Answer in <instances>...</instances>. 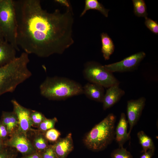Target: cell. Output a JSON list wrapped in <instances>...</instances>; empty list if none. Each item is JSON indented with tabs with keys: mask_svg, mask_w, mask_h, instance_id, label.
I'll list each match as a JSON object with an SVG mask.
<instances>
[{
	"mask_svg": "<svg viewBox=\"0 0 158 158\" xmlns=\"http://www.w3.org/2000/svg\"><path fill=\"white\" fill-rule=\"evenodd\" d=\"M16 40L24 52L42 58L62 54L74 43L71 7L61 13L44 9L39 0H13Z\"/></svg>",
	"mask_w": 158,
	"mask_h": 158,
	"instance_id": "cell-1",
	"label": "cell"
},
{
	"mask_svg": "<svg viewBox=\"0 0 158 158\" xmlns=\"http://www.w3.org/2000/svg\"><path fill=\"white\" fill-rule=\"evenodd\" d=\"M29 61L28 54L24 52L10 63L0 67V96L13 92L19 85L31 76L28 68Z\"/></svg>",
	"mask_w": 158,
	"mask_h": 158,
	"instance_id": "cell-2",
	"label": "cell"
},
{
	"mask_svg": "<svg viewBox=\"0 0 158 158\" xmlns=\"http://www.w3.org/2000/svg\"><path fill=\"white\" fill-rule=\"evenodd\" d=\"M41 95L50 100L65 99L83 94V86L78 83L63 77H47L40 84Z\"/></svg>",
	"mask_w": 158,
	"mask_h": 158,
	"instance_id": "cell-3",
	"label": "cell"
},
{
	"mask_svg": "<svg viewBox=\"0 0 158 158\" xmlns=\"http://www.w3.org/2000/svg\"><path fill=\"white\" fill-rule=\"evenodd\" d=\"M116 121V116L110 113L96 125L84 138V142L87 147L95 151L105 149L114 139Z\"/></svg>",
	"mask_w": 158,
	"mask_h": 158,
	"instance_id": "cell-4",
	"label": "cell"
},
{
	"mask_svg": "<svg viewBox=\"0 0 158 158\" xmlns=\"http://www.w3.org/2000/svg\"><path fill=\"white\" fill-rule=\"evenodd\" d=\"M0 27L5 40L19 51L16 40V23L13 0H0Z\"/></svg>",
	"mask_w": 158,
	"mask_h": 158,
	"instance_id": "cell-5",
	"label": "cell"
},
{
	"mask_svg": "<svg viewBox=\"0 0 158 158\" xmlns=\"http://www.w3.org/2000/svg\"><path fill=\"white\" fill-rule=\"evenodd\" d=\"M83 74L89 82L99 85L104 88H107L114 85H119L120 83L112 73L107 70L104 66L95 61L86 63Z\"/></svg>",
	"mask_w": 158,
	"mask_h": 158,
	"instance_id": "cell-6",
	"label": "cell"
},
{
	"mask_svg": "<svg viewBox=\"0 0 158 158\" xmlns=\"http://www.w3.org/2000/svg\"><path fill=\"white\" fill-rule=\"evenodd\" d=\"M4 142L6 146L16 149L23 155L37 152L28 134L18 130L11 135Z\"/></svg>",
	"mask_w": 158,
	"mask_h": 158,
	"instance_id": "cell-7",
	"label": "cell"
},
{
	"mask_svg": "<svg viewBox=\"0 0 158 158\" xmlns=\"http://www.w3.org/2000/svg\"><path fill=\"white\" fill-rule=\"evenodd\" d=\"M145 56V52H140L126 57L120 61L105 65L104 66L107 70L112 73L133 71L137 69Z\"/></svg>",
	"mask_w": 158,
	"mask_h": 158,
	"instance_id": "cell-8",
	"label": "cell"
},
{
	"mask_svg": "<svg viewBox=\"0 0 158 158\" xmlns=\"http://www.w3.org/2000/svg\"><path fill=\"white\" fill-rule=\"evenodd\" d=\"M13 111L17 116L18 122V130L27 134L32 130L33 124L30 117L31 110L25 108L19 104L16 100L11 101Z\"/></svg>",
	"mask_w": 158,
	"mask_h": 158,
	"instance_id": "cell-9",
	"label": "cell"
},
{
	"mask_svg": "<svg viewBox=\"0 0 158 158\" xmlns=\"http://www.w3.org/2000/svg\"><path fill=\"white\" fill-rule=\"evenodd\" d=\"M146 99L144 97L137 99H131L127 102V115L130 126L128 133L130 136L131 130L138 121L145 105Z\"/></svg>",
	"mask_w": 158,
	"mask_h": 158,
	"instance_id": "cell-10",
	"label": "cell"
},
{
	"mask_svg": "<svg viewBox=\"0 0 158 158\" xmlns=\"http://www.w3.org/2000/svg\"><path fill=\"white\" fill-rule=\"evenodd\" d=\"M52 145L57 158H66L73 148L71 133H69L65 137L59 139Z\"/></svg>",
	"mask_w": 158,
	"mask_h": 158,
	"instance_id": "cell-11",
	"label": "cell"
},
{
	"mask_svg": "<svg viewBox=\"0 0 158 158\" xmlns=\"http://www.w3.org/2000/svg\"><path fill=\"white\" fill-rule=\"evenodd\" d=\"M119 85H115L107 88L102 102L104 110H106L112 107L124 95V91Z\"/></svg>",
	"mask_w": 158,
	"mask_h": 158,
	"instance_id": "cell-12",
	"label": "cell"
},
{
	"mask_svg": "<svg viewBox=\"0 0 158 158\" xmlns=\"http://www.w3.org/2000/svg\"><path fill=\"white\" fill-rule=\"evenodd\" d=\"M104 88L99 85L89 82L83 86V94L90 99L102 102L105 94Z\"/></svg>",
	"mask_w": 158,
	"mask_h": 158,
	"instance_id": "cell-13",
	"label": "cell"
},
{
	"mask_svg": "<svg viewBox=\"0 0 158 158\" xmlns=\"http://www.w3.org/2000/svg\"><path fill=\"white\" fill-rule=\"evenodd\" d=\"M16 49L5 40L0 42V67L5 65L16 58Z\"/></svg>",
	"mask_w": 158,
	"mask_h": 158,
	"instance_id": "cell-14",
	"label": "cell"
},
{
	"mask_svg": "<svg viewBox=\"0 0 158 158\" xmlns=\"http://www.w3.org/2000/svg\"><path fill=\"white\" fill-rule=\"evenodd\" d=\"M128 123L125 113H121L115 131V140L119 147L123 146L130 138L127 132Z\"/></svg>",
	"mask_w": 158,
	"mask_h": 158,
	"instance_id": "cell-15",
	"label": "cell"
},
{
	"mask_svg": "<svg viewBox=\"0 0 158 158\" xmlns=\"http://www.w3.org/2000/svg\"><path fill=\"white\" fill-rule=\"evenodd\" d=\"M0 120L6 127L9 137L18 130V120L16 115L13 111H3Z\"/></svg>",
	"mask_w": 158,
	"mask_h": 158,
	"instance_id": "cell-16",
	"label": "cell"
},
{
	"mask_svg": "<svg viewBox=\"0 0 158 158\" xmlns=\"http://www.w3.org/2000/svg\"><path fill=\"white\" fill-rule=\"evenodd\" d=\"M34 131L35 133L32 140H30L37 152L41 153L49 146L48 141L45 137L44 133L38 130H34Z\"/></svg>",
	"mask_w": 158,
	"mask_h": 158,
	"instance_id": "cell-17",
	"label": "cell"
},
{
	"mask_svg": "<svg viewBox=\"0 0 158 158\" xmlns=\"http://www.w3.org/2000/svg\"><path fill=\"white\" fill-rule=\"evenodd\" d=\"M102 44L101 51L105 60H108L113 53L114 45L113 41L108 35L103 32L101 34Z\"/></svg>",
	"mask_w": 158,
	"mask_h": 158,
	"instance_id": "cell-18",
	"label": "cell"
},
{
	"mask_svg": "<svg viewBox=\"0 0 158 158\" xmlns=\"http://www.w3.org/2000/svg\"><path fill=\"white\" fill-rule=\"evenodd\" d=\"M90 9L98 10L105 17H108L109 10L105 8L97 0H85V8L81 13L80 16H83L87 11Z\"/></svg>",
	"mask_w": 158,
	"mask_h": 158,
	"instance_id": "cell-19",
	"label": "cell"
},
{
	"mask_svg": "<svg viewBox=\"0 0 158 158\" xmlns=\"http://www.w3.org/2000/svg\"><path fill=\"white\" fill-rule=\"evenodd\" d=\"M139 142L142 148L143 153L149 150H155V146L152 139L143 131H139L137 133Z\"/></svg>",
	"mask_w": 158,
	"mask_h": 158,
	"instance_id": "cell-20",
	"label": "cell"
},
{
	"mask_svg": "<svg viewBox=\"0 0 158 158\" xmlns=\"http://www.w3.org/2000/svg\"><path fill=\"white\" fill-rule=\"evenodd\" d=\"M135 14L138 17H147V7L143 0H132Z\"/></svg>",
	"mask_w": 158,
	"mask_h": 158,
	"instance_id": "cell-21",
	"label": "cell"
},
{
	"mask_svg": "<svg viewBox=\"0 0 158 158\" xmlns=\"http://www.w3.org/2000/svg\"><path fill=\"white\" fill-rule=\"evenodd\" d=\"M57 121V119L56 117L51 119L46 118L38 126V130L45 133L47 130L54 128L55 125Z\"/></svg>",
	"mask_w": 158,
	"mask_h": 158,
	"instance_id": "cell-22",
	"label": "cell"
},
{
	"mask_svg": "<svg viewBox=\"0 0 158 158\" xmlns=\"http://www.w3.org/2000/svg\"><path fill=\"white\" fill-rule=\"evenodd\" d=\"M112 158H133L130 152L123 146L114 150L111 154Z\"/></svg>",
	"mask_w": 158,
	"mask_h": 158,
	"instance_id": "cell-23",
	"label": "cell"
},
{
	"mask_svg": "<svg viewBox=\"0 0 158 158\" xmlns=\"http://www.w3.org/2000/svg\"><path fill=\"white\" fill-rule=\"evenodd\" d=\"M61 135V133L54 128L50 129L44 133V136L48 141L50 142H56L58 139Z\"/></svg>",
	"mask_w": 158,
	"mask_h": 158,
	"instance_id": "cell-24",
	"label": "cell"
},
{
	"mask_svg": "<svg viewBox=\"0 0 158 158\" xmlns=\"http://www.w3.org/2000/svg\"><path fill=\"white\" fill-rule=\"evenodd\" d=\"M30 117L33 126L34 125L37 127L46 118L41 112L35 110H31Z\"/></svg>",
	"mask_w": 158,
	"mask_h": 158,
	"instance_id": "cell-25",
	"label": "cell"
},
{
	"mask_svg": "<svg viewBox=\"0 0 158 158\" xmlns=\"http://www.w3.org/2000/svg\"><path fill=\"white\" fill-rule=\"evenodd\" d=\"M14 149L6 147L0 151V158H16L17 153Z\"/></svg>",
	"mask_w": 158,
	"mask_h": 158,
	"instance_id": "cell-26",
	"label": "cell"
},
{
	"mask_svg": "<svg viewBox=\"0 0 158 158\" xmlns=\"http://www.w3.org/2000/svg\"><path fill=\"white\" fill-rule=\"evenodd\" d=\"M145 25L153 33L158 34V24L157 21H154L147 17L145 18Z\"/></svg>",
	"mask_w": 158,
	"mask_h": 158,
	"instance_id": "cell-27",
	"label": "cell"
},
{
	"mask_svg": "<svg viewBox=\"0 0 158 158\" xmlns=\"http://www.w3.org/2000/svg\"><path fill=\"white\" fill-rule=\"evenodd\" d=\"M42 158H57L52 145H50L43 152L40 153Z\"/></svg>",
	"mask_w": 158,
	"mask_h": 158,
	"instance_id": "cell-28",
	"label": "cell"
},
{
	"mask_svg": "<svg viewBox=\"0 0 158 158\" xmlns=\"http://www.w3.org/2000/svg\"><path fill=\"white\" fill-rule=\"evenodd\" d=\"M9 138V133L6 127L0 120V138L4 142Z\"/></svg>",
	"mask_w": 158,
	"mask_h": 158,
	"instance_id": "cell-29",
	"label": "cell"
},
{
	"mask_svg": "<svg viewBox=\"0 0 158 158\" xmlns=\"http://www.w3.org/2000/svg\"><path fill=\"white\" fill-rule=\"evenodd\" d=\"M154 152V150H149L147 152H143L140 158H152Z\"/></svg>",
	"mask_w": 158,
	"mask_h": 158,
	"instance_id": "cell-30",
	"label": "cell"
},
{
	"mask_svg": "<svg viewBox=\"0 0 158 158\" xmlns=\"http://www.w3.org/2000/svg\"><path fill=\"white\" fill-rule=\"evenodd\" d=\"M20 158H42L40 153L36 152L33 153L29 155H23Z\"/></svg>",
	"mask_w": 158,
	"mask_h": 158,
	"instance_id": "cell-31",
	"label": "cell"
},
{
	"mask_svg": "<svg viewBox=\"0 0 158 158\" xmlns=\"http://www.w3.org/2000/svg\"><path fill=\"white\" fill-rule=\"evenodd\" d=\"M54 1L59 3L63 6H65L66 8H69L71 7L69 2L66 0H56Z\"/></svg>",
	"mask_w": 158,
	"mask_h": 158,
	"instance_id": "cell-32",
	"label": "cell"
},
{
	"mask_svg": "<svg viewBox=\"0 0 158 158\" xmlns=\"http://www.w3.org/2000/svg\"><path fill=\"white\" fill-rule=\"evenodd\" d=\"M6 147L4 141L0 138V151L4 149Z\"/></svg>",
	"mask_w": 158,
	"mask_h": 158,
	"instance_id": "cell-33",
	"label": "cell"
},
{
	"mask_svg": "<svg viewBox=\"0 0 158 158\" xmlns=\"http://www.w3.org/2000/svg\"><path fill=\"white\" fill-rule=\"evenodd\" d=\"M4 40H5L0 27V42H3Z\"/></svg>",
	"mask_w": 158,
	"mask_h": 158,
	"instance_id": "cell-34",
	"label": "cell"
}]
</instances>
